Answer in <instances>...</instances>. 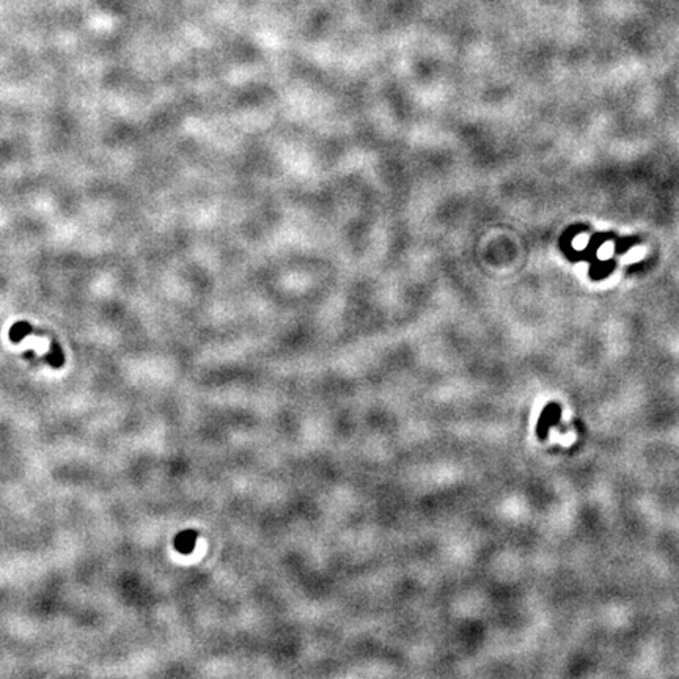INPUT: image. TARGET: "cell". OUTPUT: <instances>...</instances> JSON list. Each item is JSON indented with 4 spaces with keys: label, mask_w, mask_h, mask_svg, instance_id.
I'll list each match as a JSON object with an SVG mask.
<instances>
[]
</instances>
